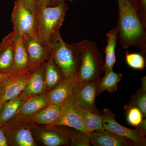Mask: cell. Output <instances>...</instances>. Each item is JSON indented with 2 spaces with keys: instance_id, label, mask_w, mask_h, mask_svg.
Segmentation results:
<instances>
[{
  "instance_id": "cell-1",
  "label": "cell",
  "mask_w": 146,
  "mask_h": 146,
  "mask_svg": "<svg viewBox=\"0 0 146 146\" xmlns=\"http://www.w3.org/2000/svg\"><path fill=\"white\" fill-rule=\"evenodd\" d=\"M118 5V38L123 48L137 47L142 53L146 50V25L134 0H117Z\"/></svg>"
},
{
  "instance_id": "cell-2",
  "label": "cell",
  "mask_w": 146,
  "mask_h": 146,
  "mask_svg": "<svg viewBox=\"0 0 146 146\" xmlns=\"http://www.w3.org/2000/svg\"><path fill=\"white\" fill-rule=\"evenodd\" d=\"M69 7L65 3L55 7H46L38 4L35 13L37 39L43 46L51 50L53 41L60 33Z\"/></svg>"
},
{
  "instance_id": "cell-3",
  "label": "cell",
  "mask_w": 146,
  "mask_h": 146,
  "mask_svg": "<svg viewBox=\"0 0 146 146\" xmlns=\"http://www.w3.org/2000/svg\"><path fill=\"white\" fill-rule=\"evenodd\" d=\"M78 44L81 57L76 76L77 82L87 83L98 81L104 69L101 52L93 41L85 39Z\"/></svg>"
},
{
  "instance_id": "cell-4",
  "label": "cell",
  "mask_w": 146,
  "mask_h": 146,
  "mask_svg": "<svg viewBox=\"0 0 146 146\" xmlns=\"http://www.w3.org/2000/svg\"><path fill=\"white\" fill-rule=\"evenodd\" d=\"M51 51L54 61L62 71L65 78L76 77L81 57L78 42L67 44L59 33L54 39Z\"/></svg>"
},
{
  "instance_id": "cell-5",
  "label": "cell",
  "mask_w": 146,
  "mask_h": 146,
  "mask_svg": "<svg viewBox=\"0 0 146 146\" xmlns=\"http://www.w3.org/2000/svg\"><path fill=\"white\" fill-rule=\"evenodd\" d=\"M11 21L13 30L17 31L20 36L27 35L38 39L34 15L20 0H16L14 3Z\"/></svg>"
},
{
  "instance_id": "cell-6",
  "label": "cell",
  "mask_w": 146,
  "mask_h": 146,
  "mask_svg": "<svg viewBox=\"0 0 146 146\" xmlns=\"http://www.w3.org/2000/svg\"><path fill=\"white\" fill-rule=\"evenodd\" d=\"M62 114L53 127L65 126L76 130L90 133L84 126L81 112V108L79 106L73 94L63 105Z\"/></svg>"
},
{
  "instance_id": "cell-7",
  "label": "cell",
  "mask_w": 146,
  "mask_h": 146,
  "mask_svg": "<svg viewBox=\"0 0 146 146\" xmlns=\"http://www.w3.org/2000/svg\"><path fill=\"white\" fill-rule=\"evenodd\" d=\"M103 125L105 130L109 131L133 141L136 146H145V136L137 129H130L120 124L115 120V115L107 108H104L102 113Z\"/></svg>"
},
{
  "instance_id": "cell-8",
  "label": "cell",
  "mask_w": 146,
  "mask_h": 146,
  "mask_svg": "<svg viewBox=\"0 0 146 146\" xmlns=\"http://www.w3.org/2000/svg\"><path fill=\"white\" fill-rule=\"evenodd\" d=\"M98 81L87 83L77 82L73 89L72 94L78 104L82 108L96 114H101L96 106L95 101L99 96Z\"/></svg>"
},
{
  "instance_id": "cell-9",
  "label": "cell",
  "mask_w": 146,
  "mask_h": 146,
  "mask_svg": "<svg viewBox=\"0 0 146 146\" xmlns=\"http://www.w3.org/2000/svg\"><path fill=\"white\" fill-rule=\"evenodd\" d=\"M5 134L8 145L14 146L36 145L29 128L20 123L6 124L1 127Z\"/></svg>"
},
{
  "instance_id": "cell-10",
  "label": "cell",
  "mask_w": 146,
  "mask_h": 146,
  "mask_svg": "<svg viewBox=\"0 0 146 146\" xmlns=\"http://www.w3.org/2000/svg\"><path fill=\"white\" fill-rule=\"evenodd\" d=\"M22 37L29 58L31 69V71L34 70L45 60L49 59L51 55V51L43 46L38 39L27 35Z\"/></svg>"
},
{
  "instance_id": "cell-11",
  "label": "cell",
  "mask_w": 146,
  "mask_h": 146,
  "mask_svg": "<svg viewBox=\"0 0 146 146\" xmlns=\"http://www.w3.org/2000/svg\"><path fill=\"white\" fill-rule=\"evenodd\" d=\"M32 71L13 74L6 82L0 97V108L6 102L13 99L22 94L31 75Z\"/></svg>"
},
{
  "instance_id": "cell-12",
  "label": "cell",
  "mask_w": 146,
  "mask_h": 146,
  "mask_svg": "<svg viewBox=\"0 0 146 146\" xmlns=\"http://www.w3.org/2000/svg\"><path fill=\"white\" fill-rule=\"evenodd\" d=\"M89 139L91 145L94 146H136L129 138L105 129L91 132Z\"/></svg>"
},
{
  "instance_id": "cell-13",
  "label": "cell",
  "mask_w": 146,
  "mask_h": 146,
  "mask_svg": "<svg viewBox=\"0 0 146 146\" xmlns=\"http://www.w3.org/2000/svg\"><path fill=\"white\" fill-rule=\"evenodd\" d=\"M76 77L65 78L48 94L49 104L62 106L72 94L76 84Z\"/></svg>"
},
{
  "instance_id": "cell-14",
  "label": "cell",
  "mask_w": 146,
  "mask_h": 146,
  "mask_svg": "<svg viewBox=\"0 0 146 146\" xmlns=\"http://www.w3.org/2000/svg\"><path fill=\"white\" fill-rule=\"evenodd\" d=\"M14 63L11 74H21L32 71L31 69L29 58L23 42V37L17 35L14 41Z\"/></svg>"
},
{
  "instance_id": "cell-15",
  "label": "cell",
  "mask_w": 146,
  "mask_h": 146,
  "mask_svg": "<svg viewBox=\"0 0 146 146\" xmlns=\"http://www.w3.org/2000/svg\"><path fill=\"white\" fill-rule=\"evenodd\" d=\"M45 63H42L32 71L28 82L22 93L25 96L29 98L39 95L45 91L46 87L44 72Z\"/></svg>"
},
{
  "instance_id": "cell-16",
  "label": "cell",
  "mask_w": 146,
  "mask_h": 146,
  "mask_svg": "<svg viewBox=\"0 0 146 146\" xmlns=\"http://www.w3.org/2000/svg\"><path fill=\"white\" fill-rule=\"evenodd\" d=\"M49 104L48 94H41L30 97L22 104L16 115L23 117H30Z\"/></svg>"
},
{
  "instance_id": "cell-17",
  "label": "cell",
  "mask_w": 146,
  "mask_h": 146,
  "mask_svg": "<svg viewBox=\"0 0 146 146\" xmlns=\"http://www.w3.org/2000/svg\"><path fill=\"white\" fill-rule=\"evenodd\" d=\"M63 106L49 104L44 109L37 112L33 117L34 122L38 124L48 125L53 126L62 114Z\"/></svg>"
},
{
  "instance_id": "cell-18",
  "label": "cell",
  "mask_w": 146,
  "mask_h": 146,
  "mask_svg": "<svg viewBox=\"0 0 146 146\" xmlns=\"http://www.w3.org/2000/svg\"><path fill=\"white\" fill-rule=\"evenodd\" d=\"M38 138L45 145L59 146L69 144L70 140L65 131L55 129H42L38 132Z\"/></svg>"
},
{
  "instance_id": "cell-19",
  "label": "cell",
  "mask_w": 146,
  "mask_h": 146,
  "mask_svg": "<svg viewBox=\"0 0 146 146\" xmlns=\"http://www.w3.org/2000/svg\"><path fill=\"white\" fill-rule=\"evenodd\" d=\"M44 76L47 89L55 88L65 79L63 72L55 63L51 55L45 63Z\"/></svg>"
},
{
  "instance_id": "cell-20",
  "label": "cell",
  "mask_w": 146,
  "mask_h": 146,
  "mask_svg": "<svg viewBox=\"0 0 146 146\" xmlns=\"http://www.w3.org/2000/svg\"><path fill=\"white\" fill-rule=\"evenodd\" d=\"M28 98L21 94L13 99L6 102L1 106L0 127L7 123L16 115L18 110Z\"/></svg>"
},
{
  "instance_id": "cell-21",
  "label": "cell",
  "mask_w": 146,
  "mask_h": 146,
  "mask_svg": "<svg viewBox=\"0 0 146 146\" xmlns=\"http://www.w3.org/2000/svg\"><path fill=\"white\" fill-rule=\"evenodd\" d=\"M118 29L116 27L106 34L107 44L106 48L104 71L107 74L112 70L116 61L115 49L118 39Z\"/></svg>"
},
{
  "instance_id": "cell-22",
  "label": "cell",
  "mask_w": 146,
  "mask_h": 146,
  "mask_svg": "<svg viewBox=\"0 0 146 146\" xmlns=\"http://www.w3.org/2000/svg\"><path fill=\"white\" fill-rule=\"evenodd\" d=\"M122 74L115 72L112 70L107 74H105L102 78L98 81V91L99 95L104 91L110 93L117 92L118 84L121 80Z\"/></svg>"
},
{
  "instance_id": "cell-23",
  "label": "cell",
  "mask_w": 146,
  "mask_h": 146,
  "mask_svg": "<svg viewBox=\"0 0 146 146\" xmlns=\"http://www.w3.org/2000/svg\"><path fill=\"white\" fill-rule=\"evenodd\" d=\"M81 112L84 124L89 133L104 130L103 125V116L82 108Z\"/></svg>"
},
{
  "instance_id": "cell-24",
  "label": "cell",
  "mask_w": 146,
  "mask_h": 146,
  "mask_svg": "<svg viewBox=\"0 0 146 146\" xmlns=\"http://www.w3.org/2000/svg\"><path fill=\"white\" fill-rule=\"evenodd\" d=\"M142 85L137 92L132 95L127 106H134L139 108L143 114L144 118L146 117V77L141 78Z\"/></svg>"
},
{
  "instance_id": "cell-25",
  "label": "cell",
  "mask_w": 146,
  "mask_h": 146,
  "mask_svg": "<svg viewBox=\"0 0 146 146\" xmlns=\"http://www.w3.org/2000/svg\"><path fill=\"white\" fill-rule=\"evenodd\" d=\"M14 41L15 40L9 45L0 55V72H2L11 74L14 63Z\"/></svg>"
},
{
  "instance_id": "cell-26",
  "label": "cell",
  "mask_w": 146,
  "mask_h": 146,
  "mask_svg": "<svg viewBox=\"0 0 146 146\" xmlns=\"http://www.w3.org/2000/svg\"><path fill=\"white\" fill-rule=\"evenodd\" d=\"M67 135L70 140L72 146H91L89 139V133L76 130L74 131L67 132Z\"/></svg>"
},
{
  "instance_id": "cell-27",
  "label": "cell",
  "mask_w": 146,
  "mask_h": 146,
  "mask_svg": "<svg viewBox=\"0 0 146 146\" xmlns=\"http://www.w3.org/2000/svg\"><path fill=\"white\" fill-rule=\"evenodd\" d=\"M128 123L132 126L137 127L143 121V113L139 108L134 106L125 105L124 107Z\"/></svg>"
},
{
  "instance_id": "cell-28",
  "label": "cell",
  "mask_w": 146,
  "mask_h": 146,
  "mask_svg": "<svg viewBox=\"0 0 146 146\" xmlns=\"http://www.w3.org/2000/svg\"><path fill=\"white\" fill-rule=\"evenodd\" d=\"M125 58L127 64L132 69L143 70L145 67V60L141 54L126 52Z\"/></svg>"
},
{
  "instance_id": "cell-29",
  "label": "cell",
  "mask_w": 146,
  "mask_h": 146,
  "mask_svg": "<svg viewBox=\"0 0 146 146\" xmlns=\"http://www.w3.org/2000/svg\"><path fill=\"white\" fill-rule=\"evenodd\" d=\"M18 33L16 31L13 30V31L9 33L3 39L2 42L0 43V55L3 50L11 43L15 40Z\"/></svg>"
},
{
  "instance_id": "cell-30",
  "label": "cell",
  "mask_w": 146,
  "mask_h": 146,
  "mask_svg": "<svg viewBox=\"0 0 146 146\" xmlns=\"http://www.w3.org/2000/svg\"><path fill=\"white\" fill-rule=\"evenodd\" d=\"M138 12L146 25V0H134Z\"/></svg>"
},
{
  "instance_id": "cell-31",
  "label": "cell",
  "mask_w": 146,
  "mask_h": 146,
  "mask_svg": "<svg viewBox=\"0 0 146 146\" xmlns=\"http://www.w3.org/2000/svg\"><path fill=\"white\" fill-rule=\"evenodd\" d=\"M27 9L35 14L39 4V0H20Z\"/></svg>"
},
{
  "instance_id": "cell-32",
  "label": "cell",
  "mask_w": 146,
  "mask_h": 146,
  "mask_svg": "<svg viewBox=\"0 0 146 146\" xmlns=\"http://www.w3.org/2000/svg\"><path fill=\"white\" fill-rule=\"evenodd\" d=\"M9 146L7 139L2 128L0 127V146Z\"/></svg>"
},
{
  "instance_id": "cell-33",
  "label": "cell",
  "mask_w": 146,
  "mask_h": 146,
  "mask_svg": "<svg viewBox=\"0 0 146 146\" xmlns=\"http://www.w3.org/2000/svg\"><path fill=\"white\" fill-rule=\"evenodd\" d=\"M136 128L139 131L141 134H143L144 136H145L146 135V119H143L142 122L136 127Z\"/></svg>"
},
{
  "instance_id": "cell-34",
  "label": "cell",
  "mask_w": 146,
  "mask_h": 146,
  "mask_svg": "<svg viewBox=\"0 0 146 146\" xmlns=\"http://www.w3.org/2000/svg\"><path fill=\"white\" fill-rule=\"evenodd\" d=\"M13 74L0 72V84H5L7 81Z\"/></svg>"
},
{
  "instance_id": "cell-35",
  "label": "cell",
  "mask_w": 146,
  "mask_h": 146,
  "mask_svg": "<svg viewBox=\"0 0 146 146\" xmlns=\"http://www.w3.org/2000/svg\"><path fill=\"white\" fill-rule=\"evenodd\" d=\"M66 0H51L50 6L55 7L59 5L60 4L65 3Z\"/></svg>"
},
{
  "instance_id": "cell-36",
  "label": "cell",
  "mask_w": 146,
  "mask_h": 146,
  "mask_svg": "<svg viewBox=\"0 0 146 146\" xmlns=\"http://www.w3.org/2000/svg\"><path fill=\"white\" fill-rule=\"evenodd\" d=\"M50 2L51 0H39V4L44 6H50Z\"/></svg>"
},
{
  "instance_id": "cell-37",
  "label": "cell",
  "mask_w": 146,
  "mask_h": 146,
  "mask_svg": "<svg viewBox=\"0 0 146 146\" xmlns=\"http://www.w3.org/2000/svg\"><path fill=\"white\" fill-rule=\"evenodd\" d=\"M4 84H0V97L2 94Z\"/></svg>"
},
{
  "instance_id": "cell-38",
  "label": "cell",
  "mask_w": 146,
  "mask_h": 146,
  "mask_svg": "<svg viewBox=\"0 0 146 146\" xmlns=\"http://www.w3.org/2000/svg\"><path fill=\"white\" fill-rule=\"evenodd\" d=\"M68 1L70 2H72L73 1H75V0H68Z\"/></svg>"
}]
</instances>
